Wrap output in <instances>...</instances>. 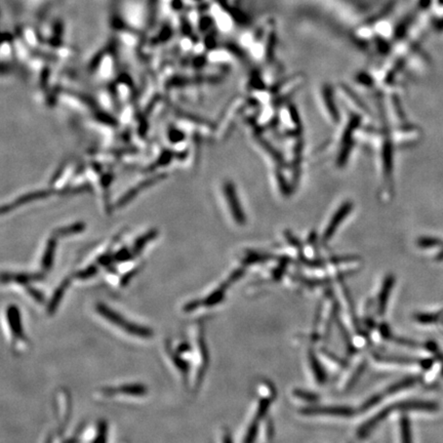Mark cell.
I'll list each match as a JSON object with an SVG mask.
<instances>
[{"mask_svg":"<svg viewBox=\"0 0 443 443\" xmlns=\"http://www.w3.org/2000/svg\"><path fill=\"white\" fill-rule=\"evenodd\" d=\"M114 256L111 254H104L98 259V264L104 267H107L108 269L111 268V266L114 263Z\"/></svg>","mask_w":443,"mask_h":443,"instance_id":"obj_35","label":"cell"},{"mask_svg":"<svg viewBox=\"0 0 443 443\" xmlns=\"http://www.w3.org/2000/svg\"><path fill=\"white\" fill-rule=\"evenodd\" d=\"M365 369H367V362H362L359 367L356 369V371L354 372V374L352 375V377H351V379L349 380V382H348V384H347V389H351L354 385H355V383L359 380V378L361 377V375L363 374V372L365 371Z\"/></svg>","mask_w":443,"mask_h":443,"instance_id":"obj_33","label":"cell"},{"mask_svg":"<svg viewBox=\"0 0 443 443\" xmlns=\"http://www.w3.org/2000/svg\"><path fill=\"white\" fill-rule=\"evenodd\" d=\"M95 310H97V312L102 317L107 319L109 322H111L114 325H117V326L121 327V329L127 322L126 319L123 316H121L118 312L114 311L113 309H111L110 307H108L107 305H105L103 303L97 304V306H95Z\"/></svg>","mask_w":443,"mask_h":443,"instance_id":"obj_8","label":"cell"},{"mask_svg":"<svg viewBox=\"0 0 443 443\" xmlns=\"http://www.w3.org/2000/svg\"><path fill=\"white\" fill-rule=\"evenodd\" d=\"M167 352L173 362V364L176 365V368L181 372V374L184 376V379L187 380V376L189 374V370H190V365L189 363L181 356V354L178 351H172L171 349L167 348Z\"/></svg>","mask_w":443,"mask_h":443,"instance_id":"obj_20","label":"cell"},{"mask_svg":"<svg viewBox=\"0 0 443 443\" xmlns=\"http://www.w3.org/2000/svg\"><path fill=\"white\" fill-rule=\"evenodd\" d=\"M118 393L128 396H144L147 394L148 389L143 384H125L117 388Z\"/></svg>","mask_w":443,"mask_h":443,"instance_id":"obj_18","label":"cell"},{"mask_svg":"<svg viewBox=\"0 0 443 443\" xmlns=\"http://www.w3.org/2000/svg\"><path fill=\"white\" fill-rule=\"evenodd\" d=\"M224 193H225L227 202L229 204V207L231 209V213H232L234 220L236 221L237 224L243 225L245 222V218H244L243 210L240 206V202L237 197L234 185L231 182H226L224 184Z\"/></svg>","mask_w":443,"mask_h":443,"instance_id":"obj_1","label":"cell"},{"mask_svg":"<svg viewBox=\"0 0 443 443\" xmlns=\"http://www.w3.org/2000/svg\"><path fill=\"white\" fill-rule=\"evenodd\" d=\"M400 430H401L402 443H413L410 421L408 420L407 417H403L400 421Z\"/></svg>","mask_w":443,"mask_h":443,"instance_id":"obj_21","label":"cell"},{"mask_svg":"<svg viewBox=\"0 0 443 443\" xmlns=\"http://www.w3.org/2000/svg\"><path fill=\"white\" fill-rule=\"evenodd\" d=\"M414 383H415V379H413V378H409V379H406V380H402V381H400V382H398V383L392 385V386H390V387L386 390V392H387L388 394H394V393H396V392H398V391H400V390H402V389H406V388L412 386V385H413Z\"/></svg>","mask_w":443,"mask_h":443,"instance_id":"obj_26","label":"cell"},{"mask_svg":"<svg viewBox=\"0 0 443 443\" xmlns=\"http://www.w3.org/2000/svg\"><path fill=\"white\" fill-rule=\"evenodd\" d=\"M268 259H270V257L252 254V255H248V256L244 259L243 262H244V264L250 265V264H255V263H258V262H262V261L264 262V261H266V260H268Z\"/></svg>","mask_w":443,"mask_h":443,"instance_id":"obj_36","label":"cell"},{"mask_svg":"<svg viewBox=\"0 0 443 443\" xmlns=\"http://www.w3.org/2000/svg\"><path fill=\"white\" fill-rule=\"evenodd\" d=\"M244 274V271H243V269H237V270H235L232 274L230 275V277H229V279H228V284H231V283H234L235 281H237L242 275Z\"/></svg>","mask_w":443,"mask_h":443,"instance_id":"obj_41","label":"cell"},{"mask_svg":"<svg viewBox=\"0 0 443 443\" xmlns=\"http://www.w3.org/2000/svg\"><path fill=\"white\" fill-rule=\"evenodd\" d=\"M27 291H28L29 295H30L35 301H37L38 303H43V302H44V297H43V295H42L39 291L35 290L34 287H31V286L27 285Z\"/></svg>","mask_w":443,"mask_h":443,"instance_id":"obj_38","label":"cell"},{"mask_svg":"<svg viewBox=\"0 0 443 443\" xmlns=\"http://www.w3.org/2000/svg\"><path fill=\"white\" fill-rule=\"evenodd\" d=\"M259 432V420L255 419L246 431L245 437L243 439V443H255Z\"/></svg>","mask_w":443,"mask_h":443,"instance_id":"obj_22","label":"cell"},{"mask_svg":"<svg viewBox=\"0 0 443 443\" xmlns=\"http://www.w3.org/2000/svg\"><path fill=\"white\" fill-rule=\"evenodd\" d=\"M95 118H97L98 121L104 123V124H108L110 126H117L118 122L117 120L115 119L113 116H111L110 114H107L105 112H98L95 114Z\"/></svg>","mask_w":443,"mask_h":443,"instance_id":"obj_32","label":"cell"},{"mask_svg":"<svg viewBox=\"0 0 443 443\" xmlns=\"http://www.w3.org/2000/svg\"><path fill=\"white\" fill-rule=\"evenodd\" d=\"M112 181H113V175H112V173H105V175L101 179V184H102L103 188L106 190V189L109 188V186H110Z\"/></svg>","mask_w":443,"mask_h":443,"instance_id":"obj_42","label":"cell"},{"mask_svg":"<svg viewBox=\"0 0 443 443\" xmlns=\"http://www.w3.org/2000/svg\"><path fill=\"white\" fill-rule=\"evenodd\" d=\"M201 305H202V301L201 300H193V301H191V302H188L184 306V311L185 312H193V311L197 310Z\"/></svg>","mask_w":443,"mask_h":443,"instance_id":"obj_37","label":"cell"},{"mask_svg":"<svg viewBox=\"0 0 443 443\" xmlns=\"http://www.w3.org/2000/svg\"><path fill=\"white\" fill-rule=\"evenodd\" d=\"M50 194H51V191H49V190H42V191L40 190V191L29 192V193H27L25 195H22V196L18 197L17 199L13 200L11 203H9L7 205H3L2 208H1V213L4 215V214L7 213V211H9L11 209H14V208H16L18 206H22V205H24L26 203H29V202H32V201H35V200L47 198Z\"/></svg>","mask_w":443,"mask_h":443,"instance_id":"obj_4","label":"cell"},{"mask_svg":"<svg viewBox=\"0 0 443 443\" xmlns=\"http://www.w3.org/2000/svg\"><path fill=\"white\" fill-rule=\"evenodd\" d=\"M323 97H324V101L326 104L327 109H330V113L332 115V117L334 119H338V112L336 111V107L334 105V101H333V97H332V92L331 89H324L323 91Z\"/></svg>","mask_w":443,"mask_h":443,"instance_id":"obj_27","label":"cell"},{"mask_svg":"<svg viewBox=\"0 0 443 443\" xmlns=\"http://www.w3.org/2000/svg\"><path fill=\"white\" fill-rule=\"evenodd\" d=\"M139 270H140V268L138 267V268H134V269H132L131 271H129V272H127V273H125L122 277H121V279H120V285L121 286H124V285H126L129 281H130V279L133 277V276H136L137 274H138V272H139Z\"/></svg>","mask_w":443,"mask_h":443,"instance_id":"obj_39","label":"cell"},{"mask_svg":"<svg viewBox=\"0 0 443 443\" xmlns=\"http://www.w3.org/2000/svg\"><path fill=\"white\" fill-rule=\"evenodd\" d=\"M305 416H334V417H352L355 412L353 409L348 407H313L306 408L300 412Z\"/></svg>","mask_w":443,"mask_h":443,"instance_id":"obj_2","label":"cell"},{"mask_svg":"<svg viewBox=\"0 0 443 443\" xmlns=\"http://www.w3.org/2000/svg\"><path fill=\"white\" fill-rule=\"evenodd\" d=\"M380 333L381 336L385 339V340H390L392 339V333L389 329V326L386 323H383L380 325Z\"/></svg>","mask_w":443,"mask_h":443,"instance_id":"obj_40","label":"cell"},{"mask_svg":"<svg viewBox=\"0 0 443 443\" xmlns=\"http://www.w3.org/2000/svg\"><path fill=\"white\" fill-rule=\"evenodd\" d=\"M185 138H186V136H185V133L182 130H180L178 128H175V127H170L169 128V130H168V139H169L170 143L178 144L180 142H183L185 140Z\"/></svg>","mask_w":443,"mask_h":443,"instance_id":"obj_30","label":"cell"},{"mask_svg":"<svg viewBox=\"0 0 443 443\" xmlns=\"http://www.w3.org/2000/svg\"><path fill=\"white\" fill-rule=\"evenodd\" d=\"M122 330L131 336L143 338V339H149V338H152V336H153V331L150 329V327H147V326H144L141 324H137V323L128 322V321L122 327Z\"/></svg>","mask_w":443,"mask_h":443,"instance_id":"obj_13","label":"cell"},{"mask_svg":"<svg viewBox=\"0 0 443 443\" xmlns=\"http://www.w3.org/2000/svg\"><path fill=\"white\" fill-rule=\"evenodd\" d=\"M6 316H7V322L9 325L10 332L14 339L18 340H25V335L23 332V325H22V319L21 314L18 308L14 305H10L6 309Z\"/></svg>","mask_w":443,"mask_h":443,"instance_id":"obj_5","label":"cell"},{"mask_svg":"<svg viewBox=\"0 0 443 443\" xmlns=\"http://www.w3.org/2000/svg\"><path fill=\"white\" fill-rule=\"evenodd\" d=\"M271 403H272V399H270V398H263L260 400L258 410H257V415H256L257 420H261L266 416L269 408H270V406H271Z\"/></svg>","mask_w":443,"mask_h":443,"instance_id":"obj_28","label":"cell"},{"mask_svg":"<svg viewBox=\"0 0 443 443\" xmlns=\"http://www.w3.org/2000/svg\"><path fill=\"white\" fill-rule=\"evenodd\" d=\"M65 443H78V439H77V437H72L69 440H67Z\"/></svg>","mask_w":443,"mask_h":443,"instance_id":"obj_48","label":"cell"},{"mask_svg":"<svg viewBox=\"0 0 443 443\" xmlns=\"http://www.w3.org/2000/svg\"><path fill=\"white\" fill-rule=\"evenodd\" d=\"M70 282H71L70 278H65L61 282V284L57 286L56 290L54 291V293H53V295H52V297H51V299H50V301H49V303L47 305V308H46V311H47L48 315L54 314V312L57 309V307H59V305H60V303H61V301H62V299H63V297H64V295L66 293V291L68 290V287L70 285Z\"/></svg>","mask_w":443,"mask_h":443,"instance_id":"obj_10","label":"cell"},{"mask_svg":"<svg viewBox=\"0 0 443 443\" xmlns=\"http://www.w3.org/2000/svg\"><path fill=\"white\" fill-rule=\"evenodd\" d=\"M157 235H158V231L156 229H152L149 231V232H147L144 235H142L141 237L137 238V240L134 241L133 246L131 248V252H132L133 256L139 255L143 250V248L146 246V244L149 243L150 241H152L153 239H155V237Z\"/></svg>","mask_w":443,"mask_h":443,"instance_id":"obj_17","label":"cell"},{"mask_svg":"<svg viewBox=\"0 0 443 443\" xmlns=\"http://www.w3.org/2000/svg\"><path fill=\"white\" fill-rule=\"evenodd\" d=\"M43 277L44 276L41 273H34V274H29V273H18V274L3 273L2 274V282L6 283V282L13 281V282H16L18 284L28 285L31 282L42 280Z\"/></svg>","mask_w":443,"mask_h":443,"instance_id":"obj_11","label":"cell"},{"mask_svg":"<svg viewBox=\"0 0 443 443\" xmlns=\"http://www.w3.org/2000/svg\"><path fill=\"white\" fill-rule=\"evenodd\" d=\"M103 393L106 396H113V395H116V393H118V390H117V388L109 387V388H105L103 390Z\"/></svg>","mask_w":443,"mask_h":443,"instance_id":"obj_44","label":"cell"},{"mask_svg":"<svg viewBox=\"0 0 443 443\" xmlns=\"http://www.w3.org/2000/svg\"><path fill=\"white\" fill-rule=\"evenodd\" d=\"M107 439H108V424L104 420H102L98 424L97 435H95V438L93 439L92 443H107Z\"/></svg>","mask_w":443,"mask_h":443,"instance_id":"obj_23","label":"cell"},{"mask_svg":"<svg viewBox=\"0 0 443 443\" xmlns=\"http://www.w3.org/2000/svg\"><path fill=\"white\" fill-rule=\"evenodd\" d=\"M175 157V155H173V153L171 152V151H169V150H164L161 154H160V156H159V158L157 159V161L153 164V166L150 168L151 170H154L155 168H157V167H161V166H165V165H167L171 160H172V158Z\"/></svg>","mask_w":443,"mask_h":443,"instance_id":"obj_25","label":"cell"},{"mask_svg":"<svg viewBox=\"0 0 443 443\" xmlns=\"http://www.w3.org/2000/svg\"><path fill=\"white\" fill-rule=\"evenodd\" d=\"M99 268L97 265H89L88 267H86L83 270H80L75 274V277L77 279L80 280H86L88 278H91L92 276H94L95 274L98 273Z\"/></svg>","mask_w":443,"mask_h":443,"instance_id":"obj_24","label":"cell"},{"mask_svg":"<svg viewBox=\"0 0 443 443\" xmlns=\"http://www.w3.org/2000/svg\"><path fill=\"white\" fill-rule=\"evenodd\" d=\"M436 27H437V30H438V31H442V30H443V18H441L440 21H438Z\"/></svg>","mask_w":443,"mask_h":443,"instance_id":"obj_47","label":"cell"},{"mask_svg":"<svg viewBox=\"0 0 443 443\" xmlns=\"http://www.w3.org/2000/svg\"><path fill=\"white\" fill-rule=\"evenodd\" d=\"M294 395L304 401H308V402H316L319 397L318 395H316L315 393L309 392V391H305V390H301V389H297L294 391Z\"/></svg>","mask_w":443,"mask_h":443,"instance_id":"obj_31","label":"cell"},{"mask_svg":"<svg viewBox=\"0 0 443 443\" xmlns=\"http://www.w3.org/2000/svg\"><path fill=\"white\" fill-rule=\"evenodd\" d=\"M392 410H394V407H389L387 409H384L380 413H378L376 416H374L370 421L365 422L357 432L358 438L363 439L365 437H368L371 434V432L379 425V424L382 423L385 419L389 416V414L392 412Z\"/></svg>","mask_w":443,"mask_h":443,"instance_id":"obj_6","label":"cell"},{"mask_svg":"<svg viewBox=\"0 0 443 443\" xmlns=\"http://www.w3.org/2000/svg\"><path fill=\"white\" fill-rule=\"evenodd\" d=\"M114 261L117 263H123V262H127L131 259H133V254L131 250H129L126 247H123L121 249H119L117 253H115L114 255Z\"/></svg>","mask_w":443,"mask_h":443,"instance_id":"obj_29","label":"cell"},{"mask_svg":"<svg viewBox=\"0 0 443 443\" xmlns=\"http://www.w3.org/2000/svg\"><path fill=\"white\" fill-rule=\"evenodd\" d=\"M430 3H431V0H421L420 6L422 8H426V7H428L430 5Z\"/></svg>","mask_w":443,"mask_h":443,"instance_id":"obj_46","label":"cell"},{"mask_svg":"<svg viewBox=\"0 0 443 443\" xmlns=\"http://www.w3.org/2000/svg\"><path fill=\"white\" fill-rule=\"evenodd\" d=\"M383 397H384L383 394H376V395L372 396L370 399H368L367 401H365V402L362 404L361 408H360V411H362V412H367V411H369L370 409H372V408H374L375 406H377L378 403H380V402L382 401Z\"/></svg>","mask_w":443,"mask_h":443,"instance_id":"obj_34","label":"cell"},{"mask_svg":"<svg viewBox=\"0 0 443 443\" xmlns=\"http://www.w3.org/2000/svg\"><path fill=\"white\" fill-rule=\"evenodd\" d=\"M191 350V347H190V345L188 344V343H182L179 347H178V349H177V351L180 353V354H182V353H187V352H189Z\"/></svg>","mask_w":443,"mask_h":443,"instance_id":"obj_43","label":"cell"},{"mask_svg":"<svg viewBox=\"0 0 443 443\" xmlns=\"http://www.w3.org/2000/svg\"><path fill=\"white\" fill-rule=\"evenodd\" d=\"M352 209V204L350 202H346L344 203L339 210L336 213V215L333 217L330 225L327 226L325 233H324V240H330L331 237L334 235L336 229L341 225L342 221L344 219H346V217L349 215V213Z\"/></svg>","mask_w":443,"mask_h":443,"instance_id":"obj_7","label":"cell"},{"mask_svg":"<svg viewBox=\"0 0 443 443\" xmlns=\"http://www.w3.org/2000/svg\"><path fill=\"white\" fill-rule=\"evenodd\" d=\"M165 175H163V173H161V175H157V176H154V177H152V178H150V179H147V180H145L144 182H141L140 184H138L137 186H134L133 188H131V189H129L126 193L117 201V207H122V206H124L125 204H127L128 202H130L133 198H136L137 197V195L139 194V193H141V192L144 190V189H147L148 187H150V186H153L154 184H156V183H158V182H160V181H162L163 179H165Z\"/></svg>","mask_w":443,"mask_h":443,"instance_id":"obj_3","label":"cell"},{"mask_svg":"<svg viewBox=\"0 0 443 443\" xmlns=\"http://www.w3.org/2000/svg\"><path fill=\"white\" fill-rule=\"evenodd\" d=\"M198 344H199V350H200L201 358H202V364H201V368H200V370H199V372H198V375H197V379H196V387H197V386L199 387V385H200L201 382L203 381V377H204V375H205V373H206V369H207V365H208V350H207L206 342H205V339H204V337H203L202 332L199 334Z\"/></svg>","mask_w":443,"mask_h":443,"instance_id":"obj_12","label":"cell"},{"mask_svg":"<svg viewBox=\"0 0 443 443\" xmlns=\"http://www.w3.org/2000/svg\"><path fill=\"white\" fill-rule=\"evenodd\" d=\"M85 230V224L82 222H78V223H74L65 227H61L59 229H55L52 235L55 236L56 238L59 237H64V236H69V235H74V234H78L83 232Z\"/></svg>","mask_w":443,"mask_h":443,"instance_id":"obj_15","label":"cell"},{"mask_svg":"<svg viewBox=\"0 0 443 443\" xmlns=\"http://www.w3.org/2000/svg\"><path fill=\"white\" fill-rule=\"evenodd\" d=\"M223 443H233L232 437H231V434L229 432H225L224 436H223Z\"/></svg>","mask_w":443,"mask_h":443,"instance_id":"obj_45","label":"cell"},{"mask_svg":"<svg viewBox=\"0 0 443 443\" xmlns=\"http://www.w3.org/2000/svg\"><path fill=\"white\" fill-rule=\"evenodd\" d=\"M228 283H224L223 285H221L219 288L215 292H213L211 294H209L203 301H202V306L205 307H214L216 305H218L219 303H221L224 298H225V293L228 287Z\"/></svg>","mask_w":443,"mask_h":443,"instance_id":"obj_19","label":"cell"},{"mask_svg":"<svg viewBox=\"0 0 443 443\" xmlns=\"http://www.w3.org/2000/svg\"><path fill=\"white\" fill-rule=\"evenodd\" d=\"M308 359H309V363L311 365L312 369V373L316 379V381L319 384H323L326 382V374L322 368L321 363L319 362V360L317 359L314 351L310 350L309 354H308Z\"/></svg>","mask_w":443,"mask_h":443,"instance_id":"obj_16","label":"cell"},{"mask_svg":"<svg viewBox=\"0 0 443 443\" xmlns=\"http://www.w3.org/2000/svg\"><path fill=\"white\" fill-rule=\"evenodd\" d=\"M394 283V278L392 276H388L387 278H385L381 292L379 295V299H378V314L379 315H384L385 311L387 309V303L390 297V293L392 290V286Z\"/></svg>","mask_w":443,"mask_h":443,"instance_id":"obj_9","label":"cell"},{"mask_svg":"<svg viewBox=\"0 0 443 443\" xmlns=\"http://www.w3.org/2000/svg\"><path fill=\"white\" fill-rule=\"evenodd\" d=\"M55 248H56V237L52 235L46 242V247L41 261V266L43 268V270L45 271L49 270V269L52 267Z\"/></svg>","mask_w":443,"mask_h":443,"instance_id":"obj_14","label":"cell"},{"mask_svg":"<svg viewBox=\"0 0 443 443\" xmlns=\"http://www.w3.org/2000/svg\"><path fill=\"white\" fill-rule=\"evenodd\" d=\"M439 4L443 5V0H439Z\"/></svg>","mask_w":443,"mask_h":443,"instance_id":"obj_49","label":"cell"}]
</instances>
